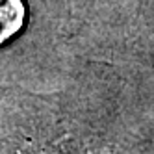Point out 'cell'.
I'll list each match as a JSON object with an SVG mask.
<instances>
[{
	"instance_id": "6da1fadb",
	"label": "cell",
	"mask_w": 154,
	"mask_h": 154,
	"mask_svg": "<svg viewBox=\"0 0 154 154\" xmlns=\"http://www.w3.org/2000/svg\"><path fill=\"white\" fill-rule=\"evenodd\" d=\"M23 0H0V45L17 35L24 24Z\"/></svg>"
}]
</instances>
